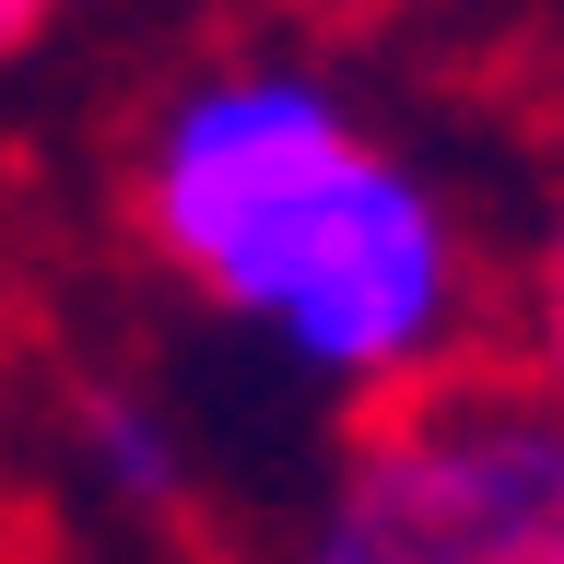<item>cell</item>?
Returning a JSON list of instances; mask_svg holds the SVG:
<instances>
[{"mask_svg": "<svg viewBox=\"0 0 564 564\" xmlns=\"http://www.w3.org/2000/svg\"><path fill=\"white\" fill-rule=\"evenodd\" d=\"M118 224L212 329L341 412L506 341L482 200L306 35L176 59L118 141Z\"/></svg>", "mask_w": 564, "mask_h": 564, "instance_id": "1", "label": "cell"}, {"mask_svg": "<svg viewBox=\"0 0 564 564\" xmlns=\"http://www.w3.org/2000/svg\"><path fill=\"white\" fill-rule=\"evenodd\" d=\"M271 564H564V400L494 341L341 412Z\"/></svg>", "mask_w": 564, "mask_h": 564, "instance_id": "2", "label": "cell"}, {"mask_svg": "<svg viewBox=\"0 0 564 564\" xmlns=\"http://www.w3.org/2000/svg\"><path fill=\"white\" fill-rule=\"evenodd\" d=\"M59 447L83 470L106 518H141V529H176L200 506V447H188V412H165L141 377H70L59 388Z\"/></svg>", "mask_w": 564, "mask_h": 564, "instance_id": "3", "label": "cell"}, {"mask_svg": "<svg viewBox=\"0 0 564 564\" xmlns=\"http://www.w3.org/2000/svg\"><path fill=\"white\" fill-rule=\"evenodd\" d=\"M506 352L564 400V141H553V165H541L518 259H506Z\"/></svg>", "mask_w": 564, "mask_h": 564, "instance_id": "4", "label": "cell"}, {"mask_svg": "<svg viewBox=\"0 0 564 564\" xmlns=\"http://www.w3.org/2000/svg\"><path fill=\"white\" fill-rule=\"evenodd\" d=\"M47 24H59V0H0V70L35 59V47H47Z\"/></svg>", "mask_w": 564, "mask_h": 564, "instance_id": "5", "label": "cell"}, {"mask_svg": "<svg viewBox=\"0 0 564 564\" xmlns=\"http://www.w3.org/2000/svg\"><path fill=\"white\" fill-rule=\"evenodd\" d=\"M0 564H59V553H35V541H0Z\"/></svg>", "mask_w": 564, "mask_h": 564, "instance_id": "6", "label": "cell"}]
</instances>
